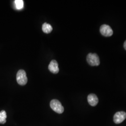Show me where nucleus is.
Here are the masks:
<instances>
[{
  "label": "nucleus",
  "mask_w": 126,
  "mask_h": 126,
  "mask_svg": "<svg viewBox=\"0 0 126 126\" xmlns=\"http://www.w3.org/2000/svg\"><path fill=\"white\" fill-rule=\"evenodd\" d=\"M86 60L90 65L93 66H98L100 64L99 57L96 53H89L87 56Z\"/></svg>",
  "instance_id": "obj_1"
},
{
  "label": "nucleus",
  "mask_w": 126,
  "mask_h": 126,
  "mask_svg": "<svg viewBox=\"0 0 126 126\" xmlns=\"http://www.w3.org/2000/svg\"><path fill=\"white\" fill-rule=\"evenodd\" d=\"M50 106L51 109L59 114L62 113L64 111V108L60 102L57 99H52L50 102Z\"/></svg>",
  "instance_id": "obj_2"
},
{
  "label": "nucleus",
  "mask_w": 126,
  "mask_h": 126,
  "mask_svg": "<svg viewBox=\"0 0 126 126\" xmlns=\"http://www.w3.org/2000/svg\"><path fill=\"white\" fill-rule=\"evenodd\" d=\"M16 80L19 85L24 86L27 84L28 81L26 73L23 70H20L16 74Z\"/></svg>",
  "instance_id": "obj_3"
},
{
  "label": "nucleus",
  "mask_w": 126,
  "mask_h": 126,
  "mask_svg": "<svg viewBox=\"0 0 126 126\" xmlns=\"http://www.w3.org/2000/svg\"><path fill=\"white\" fill-rule=\"evenodd\" d=\"M100 32L103 36H111L113 34V30L110 26L107 24H103L101 26L99 29Z\"/></svg>",
  "instance_id": "obj_4"
},
{
  "label": "nucleus",
  "mask_w": 126,
  "mask_h": 126,
  "mask_svg": "<svg viewBox=\"0 0 126 126\" xmlns=\"http://www.w3.org/2000/svg\"><path fill=\"white\" fill-rule=\"evenodd\" d=\"M126 119V113L124 111H120L116 113L113 116V122L116 124H120Z\"/></svg>",
  "instance_id": "obj_5"
},
{
  "label": "nucleus",
  "mask_w": 126,
  "mask_h": 126,
  "mask_svg": "<svg viewBox=\"0 0 126 126\" xmlns=\"http://www.w3.org/2000/svg\"><path fill=\"white\" fill-rule=\"evenodd\" d=\"M48 68L50 72L54 74L58 73L59 71L58 63L55 60H52L51 61L49 65Z\"/></svg>",
  "instance_id": "obj_6"
},
{
  "label": "nucleus",
  "mask_w": 126,
  "mask_h": 126,
  "mask_svg": "<svg viewBox=\"0 0 126 126\" xmlns=\"http://www.w3.org/2000/svg\"><path fill=\"white\" fill-rule=\"evenodd\" d=\"M87 100L90 105L93 107L96 106L99 102V99L97 96L93 94H90L88 96Z\"/></svg>",
  "instance_id": "obj_7"
},
{
  "label": "nucleus",
  "mask_w": 126,
  "mask_h": 126,
  "mask_svg": "<svg viewBox=\"0 0 126 126\" xmlns=\"http://www.w3.org/2000/svg\"><path fill=\"white\" fill-rule=\"evenodd\" d=\"M42 30L45 33H50L52 31V27L47 23H44L42 25Z\"/></svg>",
  "instance_id": "obj_8"
},
{
  "label": "nucleus",
  "mask_w": 126,
  "mask_h": 126,
  "mask_svg": "<svg viewBox=\"0 0 126 126\" xmlns=\"http://www.w3.org/2000/svg\"><path fill=\"white\" fill-rule=\"evenodd\" d=\"M7 114L4 110H2L0 112V123L4 124L6 122Z\"/></svg>",
  "instance_id": "obj_9"
},
{
  "label": "nucleus",
  "mask_w": 126,
  "mask_h": 126,
  "mask_svg": "<svg viewBox=\"0 0 126 126\" xmlns=\"http://www.w3.org/2000/svg\"><path fill=\"white\" fill-rule=\"evenodd\" d=\"M16 7L18 9H21L23 8V0H16L15 1Z\"/></svg>",
  "instance_id": "obj_10"
},
{
  "label": "nucleus",
  "mask_w": 126,
  "mask_h": 126,
  "mask_svg": "<svg viewBox=\"0 0 126 126\" xmlns=\"http://www.w3.org/2000/svg\"><path fill=\"white\" fill-rule=\"evenodd\" d=\"M124 48L126 50V40L125 41V42L124 43Z\"/></svg>",
  "instance_id": "obj_11"
}]
</instances>
